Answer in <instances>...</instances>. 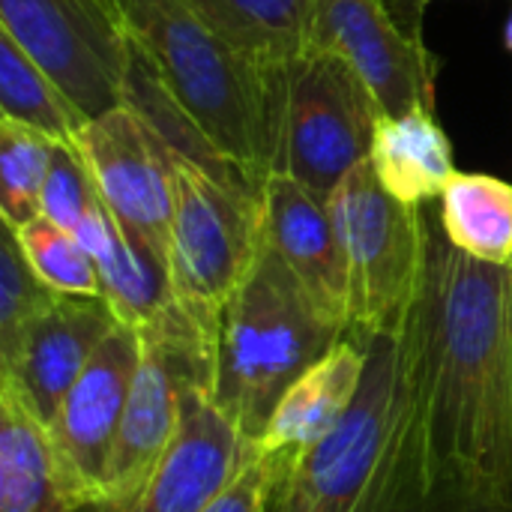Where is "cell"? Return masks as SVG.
<instances>
[{
	"label": "cell",
	"instance_id": "obj_1",
	"mask_svg": "<svg viewBox=\"0 0 512 512\" xmlns=\"http://www.w3.org/2000/svg\"><path fill=\"white\" fill-rule=\"evenodd\" d=\"M387 512H512V267L441 222L396 333Z\"/></svg>",
	"mask_w": 512,
	"mask_h": 512
},
{
	"label": "cell",
	"instance_id": "obj_2",
	"mask_svg": "<svg viewBox=\"0 0 512 512\" xmlns=\"http://www.w3.org/2000/svg\"><path fill=\"white\" fill-rule=\"evenodd\" d=\"M132 42L204 135L264 189L279 171L288 69L231 42L192 0H114Z\"/></svg>",
	"mask_w": 512,
	"mask_h": 512
},
{
	"label": "cell",
	"instance_id": "obj_3",
	"mask_svg": "<svg viewBox=\"0 0 512 512\" xmlns=\"http://www.w3.org/2000/svg\"><path fill=\"white\" fill-rule=\"evenodd\" d=\"M348 330L333 321L291 267L264 243L249 279L225 309L210 399L258 444L285 390Z\"/></svg>",
	"mask_w": 512,
	"mask_h": 512
},
{
	"label": "cell",
	"instance_id": "obj_4",
	"mask_svg": "<svg viewBox=\"0 0 512 512\" xmlns=\"http://www.w3.org/2000/svg\"><path fill=\"white\" fill-rule=\"evenodd\" d=\"M366 372L339 426L291 459H270V512H387L396 336L366 339Z\"/></svg>",
	"mask_w": 512,
	"mask_h": 512
},
{
	"label": "cell",
	"instance_id": "obj_5",
	"mask_svg": "<svg viewBox=\"0 0 512 512\" xmlns=\"http://www.w3.org/2000/svg\"><path fill=\"white\" fill-rule=\"evenodd\" d=\"M264 249V195L177 159V204L168 240L174 303L213 339L228 303Z\"/></svg>",
	"mask_w": 512,
	"mask_h": 512
},
{
	"label": "cell",
	"instance_id": "obj_6",
	"mask_svg": "<svg viewBox=\"0 0 512 512\" xmlns=\"http://www.w3.org/2000/svg\"><path fill=\"white\" fill-rule=\"evenodd\" d=\"M327 207L348 261V336H396L423 276V207L390 195L369 159L342 177Z\"/></svg>",
	"mask_w": 512,
	"mask_h": 512
},
{
	"label": "cell",
	"instance_id": "obj_7",
	"mask_svg": "<svg viewBox=\"0 0 512 512\" xmlns=\"http://www.w3.org/2000/svg\"><path fill=\"white\" fill-rule=\"evenodd\" d=\"M381 114L348 60L306 48L288 66L279 171L327 201L342 177L369 159Z\"/></svg>",
	"mask_w": 512,
	"mask_h": 512
},
{
	"label": "cell",
	"instance_id": "obj_8",
	"mask_svg": "<svg viewBox=\"0 0 512 512\" xmlns=\"http://www.w3.org/2000/svg\"><path fill=\"white\" fill-rule=\"evenodd\" d=\"M0 30L87 120L123 105L135 42L114 0H0Z\"/></svg>",
	"mask_w": 512,
	"mask_h": 512
},
{
	"label": "cell",
	"instance_id": "obj_9",
	"mask_svg": "<svg viewBox=\"0 0 512 512\" xmlns=\"http://www.w3.org/2000/svg\"><path fill=\"white\" fill-rule=\"evenodd\" d=\"M75 147L117 225L135 246L168 264L177 153L126 105L87 120Z\"/></svg>",
	"mask_w": 512,
	"mask_h": 512
},
{
	"label": "cell",
	"instance_id": "obj_10",
	"mask_svg": "<svg viewBox=\"0 0 512 512\" xmlns=\"http://www.w3.org/2000/svg\"><path fill=\"white\" fill-rule=\"evenodd\" d=\"M309 48L348 60L384 114L435 111L441 60L405 27L390 0H312Z\"/></svg>",
	"mask_w": 512,
	"mask_h": 512
},
{
	"label": "cell",
	"instance_id": "obj_11",
	"mask_svg": "<svg viewBox=\"0 0 512 512\" xmlns=\"http://www.w3.org/2000/svg\"><path fill=\"white\" fill-rule=\"evenodd\" d=\"M141 360L138 330L114 324L66 393L51 429L63 483L81 507H105V480L123 423L135 369Z\"/></svg>",
	"mask_w": 512,
	"mask_h": 512
},
{
	"label": "cell",
	"instance_id": "obj_12",
	"mask_svg": "<svg viewBox=\"0 0 512 512\" xmlns=\"http://www.w3.org/2000/svg\"><path fill=\"white\" fill-rule=\"evenodd\" d=\"M252 450L210 399V384H192L183 393L180 432L159 465L129 501L105 512H207Z\"/></svg>",
	"mask_w": 512,
	"mask_h": 512
},
{
	"label": "cell",
	"instance_id": "obj_13",
	"mask_svg": "<svg viewBox=\"0 0 512 512\" xmlns=\"http://www.w3.org/2000/svg\"><path fill=\"white\" fill-rule=\"evenodd\" d=\"M114 324L117 318L102 297L57 294L27 330L12 363L0 366V381L15 384L45 426H51L66 393Z\"/></svg>",
	"mask_w": 512,
	"mask_h": 512
},
{
	"label": "cell",
	"instance_id": "obj_14",
	"mask_svg": "<svg viewBox=\"0 0 512 512\" xmlns=\"http://www.w3.org/2000/svg\"><path fill=\"white\" fill-rule=\"evenodd\" d=\"M264 243L291 267L312 300L348 330V261L324 198L285 171L264 180Z\"/></svg>",
	"mask_w": 512,
	"mask_h": 512
},
{
	"label": "cell",
	"instance_id": "obj_15",
	"mask_svg": "<svg viewBox=\"0 0 512 512\" xmlns=\"http://www.w3.org/2000/svg\"><path fill=\"white\" fill-rule=\"evenodd\" d=\"M363 372L366 345L345 336L285 390L255 447L270 459H291L327 438L351 411Z\"/></svg>",
	"mask_w": 512,
	"mask_h": 512
},
{
	"label": "cell",
	"instance_id": "obj_16",
	"mask_svg": "<svg viewBox=\"0 0 512 512\" xmlns=\"http://www.w3.org/2000/svg\"><path fill=\"white\" fill-rule=\"evenodd\" d=\"M75 237L96 261L102 300L111 306L120 324L144 330L171 309L174 297L165 264L129 240V234L102 204L99 192L75 228Z\"/></svg>",
	"mask_w": 512,
	"mask_h": 512
},
{
	"label": "cell",
	"instance_id": "obj_17",
	"mask_svg": "<svg viewBox=\"0 0 512 512\" xmlns=\"http://www.w3.org/2000/svg\"><path fill=\"white\" fill-rule=\"evenodd\" d=\"M51 429L21 390L0 381V512H75Z\"/></svg>",
	"mask_w": 512,
	"mask_h": 512
},
{
	"label": "cell",
	"instance_id": "obj_18",
	"mask_svg": "<svg viewBox=\"0 0 512 512\" xmlns=\"http://www.w3.org/2000/svg\"><path fill=\"white\" fill-rule=\"evenodd\" d=\"M369 162L381 186L405 204L441 198L456 174L453 144L435 111L381 114Z\"/></svg>",
	"mask_w": 512,
	"mask_h": 512
},
{
	"label": "cell",
	"instance_id": "obj_19",
	"mask_svg": "<svg viewBox=\"0 0 512 512\" xmlns=\"http://www.w3.org/2000/svg\"><path fill=\"white\" fill-rule=\"evenodd\" d=\"M123 105L132 108L144 123H150V129L177 153V159H186V162L204 168L207 174H213V177H219L225 183L264 192L246 177L243 168H237L204 135V129L171 96V90L165 87V81L159 78V72L153 69V63L144 57V51L138 45L132 48V63H129V75H126V84H123Z\"/></svg>",
	"mask_w": 512,
	"mask_h": 512
},
{
	"label": "cell",
	"instance_id": "obj_20",
	"mask_svg": "<svg viewBox=\"0 0 512 512\" xmlns=\"http://www.w3.org/2000/svg\"><path fill=\"white\" fill-rule=\"evenodd\" d=\"M441 228L465 255L512 264V183L456 171L441 195Z\"/></svg>",
	"mask_w": 512,
	"mask_h": 512
},
{
	"label": "cell",
	"instance_id": "obj_21",
	"mask_svg": "<svg viewBox=\"0 0 512 512\" xmlns=\"http://www.w3.org/2000/svg\"><path fill=\"white\" fill-rule=\"evenodd\" d=\"M231 42L276 69H288L309 48L312 0H192Z\"/></svg>",
	"mask_w": 512,
	"mask_h": 512
},
{
	"label": "cell",
	"instance_id": "obj_22",
	"mask_svg": "<svg viewBox=\"0 0 512 512\" xmlns=\"http://www.w3.org/2000/svg\"><path fill=\"white\" fill-rule=\"evenodd\" d=\"M0 117L24 123L57 144H75L87 117L33 63V57L0 30Z\"/></svg>",
	"mask_w": 512,
	"mask_h": 512
},
{
	"label": "cell",
	"instance_id": "obj_23",
	"mask_svg": "<svg viewBox=\"0 0 512 512\" xmlns=\"http://www.w3.org/2000/svg\"><path fill=\"white\" fill-rule=\"evenodd\" d=\"M54 144L48 135L0 117V219L6 225L21 228L39 216Z\"/></svg>",
	"mask_w": 512,
	"mask_h": 512
},
{
	"label": "cell",
	"instance_id": "obj_24",
	"mask_svg": "<svg viewBox=\"0 0 512 512\" xmlns=\"http://www.w3.org/2000/svg\"><path fill=\"white\" fill-rule=\"evenodd\" d=\"M15 237L27 264L51 291L72 297H102L96 261L75 234L63 231L45 216H36L27 225L15 228Z\"/></svg>",
	"mask_w": 512,
	"mask_h": 512
},
{
	"label": "cell",
	"instance_id": "obj_25",
	"mask_svg": "<svg viewBox=\"0 0 512 512\" xmlns=\"http://www.w3.org/2000/svg\"><path fill=\"white\" fill-rule=\"evenodd\" d=\"M57 300L27 264L15 228L3 222L0 240V366L12 363L33 321Z\"/></svg>",
	"mask_w": 512,
	"mask_h": 512
},
{
	"label": "cell",
	"instance_id": "obj_26",
	"mask_svg": "<svg viewBox=\"0 0 512 512\" xmlns=\"http://www.w3.org/2000/svg\"><path fill=\"white\" fill-rule=\"evenodd\" d=\"M96 198L93 177L75 144H54L45 186L39 195V216L51 219L63 231L75 234L90 201Z\"/></svg>",
	"mask_w": 512,
	"mask_h": 512
},
{
	"label": "cell",
	"instance_id": "obj_27",
	"mask_svg": "<svg viewBox=\"0 0 512 512\" xmlns=\"http://www.w3.org/2000/svg\"><path fill=\"white\" fill-rule=\"evenodd\" d=\"M270 489L273 474L267 456L255 447L249 459L240 465L234 480L225 486V492L207 507V512H270Z\"/></svg>",
	"mask_w": 512,
	"mask_h": 512
},
{
	"label": "cell",
	"instance_id": "obj_28",
	"mask_svg": "<svg viewBox=\"0 0 512 512\" xmlns=\"http://www.w3.org/2000/svg\"><path fill=\"white\" fill-rule=\"evenodd\" d=\"M432 3H435V0H405L402 9H399L402 24L411 27V30H417V33H423V12H426Z\"/></svg>",
	"mask_w": 512,
	"mask_h": 512
},
{
	"label": "cell",
	"instance_id": "obj_29",
	"mask_svg": "<svg viewBox=\"0 0 512 512\" xmlns=\"http://www.w3.org/2000/svg\"><path fill=\"white\" fill-rule=\"evenodd\" d=\"M504 39H507V48L512 51V12H510V21H507V30H504Z\"/></svg>",
	"mask_w": 512,
	"mask_h": 512
},
{
	"label": "cell",
	"instance_id": "obj_30",
	"mask_svg": "<svg viewBox=\"0 0 512 512\" xmlns=\"http://www.w3.org/2000/svg\"><path fill=\"white\" fill-rule=\"evenodd\" d=\"M402 3H405V0H390V6L396 9V15H399V9H402ZM399 21H402V18H399Z\"/></svg>",
	"mask_w": 512,
	"mask_h": 512
},
{
	"label": "cell",
	"instance_id": "obj_31",
	"mask_svg": "<svg viewBox=\"0 0 512 512\" xmlns=\"http://www.w3.org/2000/svg\"><path fill=\"white\" fill-rule=\"evenodd\" d=\"M510 267H512V264H510Z\"/></svg>",
	"mask_w": 512,
	"mask_h": 512
}]
</instances>
